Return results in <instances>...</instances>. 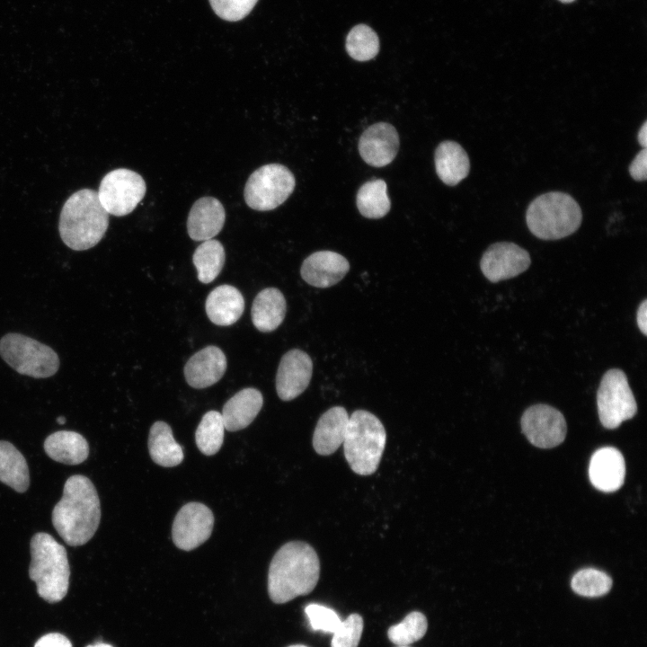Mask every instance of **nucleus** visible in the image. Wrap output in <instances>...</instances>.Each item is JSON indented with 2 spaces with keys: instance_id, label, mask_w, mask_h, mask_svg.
Wrapping results in <instances>:
<instances>
[{
  "instance_id": "21",
  "label": "nucleus",
  "mask_w": 647,
  "mask_h": 647,
  "mask_svg": "<svg viewBox=\"0 0 647 647\" xmlns=\"http://www.w3.org/2000/svg\"><path fill=\"white\" fill-rule=\"evenodd\" d=\"M263 404L261 393L244 388L226 401L221 412L225 429L236 431L246 428L255 419Z\"/></svg>"
},
{
  "instance_id": "26",
  "label": "nucleus",
  "mask_w": 647,
  "mask_h": 647,
  "mask_svg": "<svg viewBox=\"0 0 647 647\" xmlns=\"http://www.w3.org/2000/svg\"><path fill=\"white\" fill-rule=\"evenodd\" d=\"M148 450L152 460L164 467L181 464L184 455L182 448L173 435L171 427L164 421H155L149 431Z\"/></svg>"
},
{
  "instance_id": "3",
  "label": "nucleus",
  "mask_w": 647,
  "mask_h": 647,
  "mask_svg": "<svg viewBox=\"0 0 647 647\" xmlns=\"http://www.w3.org/2000/svg\"><path fill=\"white\" fill-rule=\"evenodd\" d=\"M108 226L109 214L102 206L98 192L82 189L65 202L58 229L66 246L75 251H84L102 240Z\"/></svg>"
},
{
  "instance_id": "13",
  "label": "nucleus",
  "mask_w": 647,
  "mask_h": 647,
  "mask_svg": "<svg viewBox=\"0 0 647 647\" xmlns=\"http://www.w3.org/2000/svg\"><path fill=\"white\" fill-rule=\"evenodd\" d=\"M530 263L527 251L514 243L498 242L483 253L480 268L487 279L496 283L519 275Z\"/></svg>"
},
{
  "instance_id": "30",
  "label": "nucleus",
  "mask_w": 647,
  "mask_h": 647,
  "mask_svg": "<svg viewBox=\"0 0 647 647\" xmlns=\"http://www.w3.org/2000/svg\"><path fill=\"white\" fill-rule=\"evenodd\" d=\"M225 430L221 412H206L195 432V441L199 451L206 456L217 453L224 441Z\"/></svg>"
},
{
  "instance_id": "44",
  "label": "nucleus",
  "mask_w": 647,
  "mask_h": 647,
  "mask_svg": "<svg viewBox=\"0 0 647 647\" xmlns=\"http://www.w3.org/2000/svg\"><path fill=\"white\" fill-rule=\"evenodd\" d=\"M559 1H561V2H563V3H571V2H572V1H574V0H559Z\"/></svg>"
},
{
  "instance_id": "38",
  "label": "nucleus",
  "mask_w": 647,
  "mask_h": 647,
  "mask_svg": "<svg viewBox=\"0 0 647 647\" xmlns=\"http://www.w3.org/2000/svg\"><path fill=\"white\" fill-rule=\"evenodd\" d=\"M34 647H72V643L65 635L50 633L40 637Z\"/></svg>"
},
{
  "instance_id": "9",
  "label": "nucleus",
  "mask_w": 647,
  "mask_h": 647,
  "mask_svg": "<svg viewBox=\"0 0 647 647\" xmlns=\"http://www.w3.org/2000/svg\"><path fill=\"white\" fill-rule=\"evenodd\" d=\"M597 405L599 421L606 429H616L635 415L636 401L623 370L611 368L603 375Z\"/></svg>"
},
{
  "instance_id": "27",
  "label": "nucleus",
  "mask_w": 647,
  "mask_h": 647,
  "mask_svg": "<svg viewBox=\"0 0 647 647\" xmlns=\"http://www.w3.org/2000/svg\"><path fill=\"white\" fill-rule=\"evenodd\" d=\"M0 482L18 492H24L30 484L24 456L13 444L4 440H0Z\"/></svg>"
},
{
  "instance_id": "1",
  "label": "nucleus",
  "mask_w": 647,
  "mask_h": 647,
  "mask_svg": "<svg viewBox=\"0 0 647 647\" xmlns=\"http://www.w3.org/2000/svg\"><path fill=\"white\" fill-rule=\"evenodd\" d=\"M51 518L55 529L68 545H84L93 536L100 524L101 507L97 491L89 478L75 474L66 480Z\"/></svg>"
},
{
  "instance_id": "28",
  "label": "nucleus",
  "mask_w": 647,
  "mask_h": 647,
  "mask_svg": "<svg viewBox=\"0 0 647 647\" xmlns=\"http://www.w3.org/2000/svg\"><path fill=\"white\" fill-rule=\"evenodd\" d=\"M357 207L362 216L368 218H381L390 210L391 203L387 186L381 179L365 182L356 198Z\"/></svg>"
},
{
  "instance_id": "17",
  "label": "nucleus",
  "mask_w": 647,
  "mask_h": 647,
  "mask_svg": "<svg viewBox=\"0 0 647 647\" xmlns=\"http://www.w3.org/2000/svg\"><path fill=\"white\" fill-rule=\"evenodd\" d=\"M625 476V463L619 450L605 447L592 455L589 477L596 489L604 492H616L623 485Z\"/></svg>"
},
{
  "instance_id": "39",
  "label": "nucleus",
  "mask_w": 647,
  "mask_h": 647,
  "mask_svg": "<svg viewBox=\"0 0 647 647\" xmlns=\"http://www.w3.org/2000/svg\"><path fill=\"white\" fill-rule=\"evenodd\" d=\"M636 322L643 334L647 335V300L644 299L639 306L636 313Z\"/></svg>"
},
{
  "instance_id": "6",
  "label": "nucleus",
  "mask_w": 647,
  "mask_h": 647,
  "mask_svg": "<svg viewBox=\"0 0 647 647\" xmlns=\"http://www.w3.org/2000/svg\"><path fill=\"white\" fill-rule=\"evenodd\" d=\"M386 442L385 427L373 413L357 410L350 416L342 445L344 456L354 473L359 475L374 474Z\"/></svg>"
},
{
  "instance_id": "41",
  "label": "nucleus",
  "mask_w": 647,
  "mask_h": 647,
  "mask_svg": "<svg viewBox=\"0 0 647 647\" xmlns=\"http://www.w3.org/2000/svg\"><path fill=\"white\" fill-rule=\"evenodd\" d=\"M86 647H113V646H111V644H108V643L98 642L93 644L88 645Z\"/></svg>"
},
{
  "instance_id": "31",
  "label": "nucleus",
  "mask_w": 647,
  "mask_h": 647,
  "mask_svg": "<svg viewBox=\"0 0 647 647\" xmlns=\"http://www.w3.org/2000/svg\"><path fill=\"white\" fill-rule=\"evenodd\" d=\"M346 49L355 60H370L379 51L378 37L370 27L359 24L349 32L346 40Z\"/></svg>"
},
{
  "instance_id": "14",
  "label": "nucleus",
  "mask_w": 647,
  "mask_h": 647,
  "mask_svg": "<svg viewBox=\"0 0 647 647\" xmlns=\"http://www.w3.org/2000/svg\"><path fill=\"white\" fill-rule=\"evenodd\" d=\"M313 373V362L307 353L294 349L285 353L276 376V390L283 401L300 395L308 386Z\"/></svg>"
},
{
  "instance_id": "22",
  "label": "nucleus",
  "mask_w": 647,
  "mask_h": 647,
  "mask_svg": "<svg viewBox=\"0 0 647 647\" xmlns=\"http://www.w3.org/2000/svg\"><path fill=\"white\" fill-rule=\"evenodd\" d=\"M244 309V299L241 292L230 285L214 288L206 299V313L215 324L228 326L239 320Z\"/></svg>"
},
{
  "instance_id": "32",
  "label": "nucleus",
  "mask_w": 647,
  "mask_h": 647,
  "mask_svg": "<svg viewBox=\"0 0 647 647\" xmlns=\"http://www.w3.org/2000/svg\"><path fill=\"white\" fill-rule=\"evenodd\" d=\"M572 590L583 597H600L612 587L611 578L602 571L586 568L577 572L571 581Z\"/></svg>"
},
{
  "instance_id": "25",
  "label": "nucleus",
  "mask_w": 647,
  "mask_h": 647,
  "mask_svg": "<svg viewBox=\"0 0 647 647\" xmlns=\"http://www.w3.org/2000/svg\"><path fill=\"white\" fill-rule=\"evenodd\" d=\"M44 450L50 458L66 465L81 464L89 455L86 439L81 434L70 430L50 434L45 439Z\"/></svg>"
},
{
  "instance_id": "20",
  "label": "nucleus",
  "mask_w": 647,
  "mask_h": 647,
  "mask_svg": "<svg viewBox=\"0 0 647 647\" xmlns=\"http://www.w3.org/2000/svg\"><path fill=\"white\" fill-rule=\"evenodd\" d=\"M349 418L347 411L341 406L332 407L322 414L313 435V447L317 454L332 455L342 445Z\"/></svg>"
},
{
  "instance_id": "23",
  "label": "nucleus",
  "mask_w": 647,
  "mask_h": 647,
  "mask_svg": "<svg viewBox=\"0 0 647 647\" xmlns=\"http://www.w3.org/2000/svg\"><path fill=\"white\" fill-rule=\"evenodd\" d=\"M434 162L438 176L448 186L458 184L469 174V157L455 141L441 142L435 150Z\"/></svg>"
},
{
  "instance_id": "43",
  "label": "nucleus",
  "mask_w": 647,
  "mask_h": 647,
  "mask_svg": "<svg viewBox=\"0 0 647 647\" xmlns=\"http://www.w3.org/2000/svg\"><path fill=\"white\" fill-rule=\"evenodd\" d=\"M288 647H307V646L302 645V644H295V645H290Z\"/></svg>"
},
{
  "instance_id": "45",
  "label": "nucleus",
  "mask_w": 647,
  "mask_h": 647,
  "mask_svg": "<svg viewBox=\"0 0 647 647\" xmlns=\"http://www.w3.org/2000/svg\"><path fill=\"white\" fill-rule=\"evenodd\" d=\"M400 647H406V646H400Z\"/></svg>"
},
{
  "instance_id": "29",
  "label": "nucleus",
  "mask_w": 647,
  "mask_h": 647,
  "mask_svg": "<svg viewBox=\"0 0 647 647\" xmlns=\"http://www.w3.org/2000/svg\"><path fill=\"white\" fill-rule=\"evenodd\" d=\"M225 257V249L219 241H203L192 256L199 280L205 284L212 282L222 270Z\"/></svg>"
},
{
  "instance_id": "15",
  "label": "nucleus",
  "mask_w": 647,
  "mask_h": 647,
  "mask_svg": "<svg viewBox=\"0 0 647 647\" xmlns=\"http://www.w3.org/2000/svg\"><path fill=\"white\" fill-rule=\"evenodd\" d=\"M398 148V133L393 125L386 122L369 126L359 140L360 156L368 164L375 167L389 164L395 158Z\"/></svg>"
},
{
  "instance_id": "40",
  "label": "nucleus",
  "mask_w": 647,
  "mask_h": 647,
  "mask_svg": "<svg viewBox=\"0 0 647 647\" xmlns=\"http://www.w3.org/2000/svg\"><path fill=\"white\" fill-rule=\"evenodd\" d=\"M637 139H638L639 144L643 148H646V146H647V121L646 120L643 123V125L641 126V128L638 131Z\"/></svg>"
},
{
  "instance_id": "8",
  "label": "nucleus",
  "mask_w": 647,
  "mask_h": 647,
  "mask_svg": "<svg viewBox=\"0 0 647 647\" xmlns=\"http://www.w3.org/2000/svg\"><path fill=\"white\" fill-rule=\"evenodd\" d=\"M295 185V177L286 166L265 164L249 176L244 186V200L254 210H272L286 201Z\"/></svg>"
},
{
  "instance_id": "33",
  "label": "nucleus",
  "mask_w": 647,
  "mask_h": 647,
  "mask_svg": "<svg viewBox=\"0 0 647 647\" xmlns=\"http://www.w3.org/2000/svg\"><path fill=\"white\" fill-rule=\"evenodd\" d=\"M428 622L426 616L418 611L408 614L404 619L392 625L387 632L389 640L399 646H406L421 640L426 634Z\"/></svg>"
},
{
  "instance_id": "37",
  "label": "nucleus",
  "mask_w": 647,
  "mask_h": 647,
  "mask_svg": "<svg viewBox=\"0 0 647 647\" xmlns=\"http://www.w3.org/2000/svg\"><path fill=\"white\" fill-rule=\"evenodd\" d=\"M647 149L643 148L634 156L629 165L628 171L631 177L637 182H643L647 178Z\"/></svg>"
},
{
  "instance_id": "11",
  "label": "nucleus",
  "mask_w": 647,
  "mask_h": 647,
  "mask_svg": "<svg viewBox=\"0 0 647 647\" xmlns=\"http://www.w3.org/2000/svg\"><path fill=\"white\" fill-rule=\"evenodd\" d=\"M521 430L531 444L551 448L561 444L566 436V421L561 412L544 403L528 407L520 421Z\"/></svg>"
},
{
  "instance_id": "2",
  "label": "nucleus",
  "mask_w": 647,
  "mask_h": 647,
  "mask_svg": "<svg viewBox=\"0 0 647 647\" xmlns=\"http://www.w3.org/2000/svg\"><path fill=\"white\" fill-rule=\"evenodd\" d=\"M320 562L315 549L307 543L291 541L274 554L268 572V592L277 604L288 602L309 594L316 586Z\"/></svg>"
},
{
  "instance_id": "16",
  "label": "nucleus",
  "mask_w": 647,
  "mask_h": 647,
  "mask_svg": "<svg viewBox=\"0 0 647 647\" xmlns=\"http://www.w3.org/2000/svg\"><path fill=\"white\" fill-rule=\"evenodd\" d=\"M350 270L348 260L332 251H318L305 259L300 273L302 279L315 288L337 284Z\"/></svg>"
},
{
  "instance_id": "35",
  "label": "nucleus",
  "mask_w": 647,
  "mask_h": 647,
  "mask_svg": "<svg viewBox=\"0 0 647 647\" xmlns=\"http://www.w3.org/2000/svg\"><path fill=\"white\" fill-rule=\"evenodd\" d=\"M305 613L314 631L333 634L341 623L333 609L318 604H309L306 607Z\"/></svg>"
},
{
  "instance_id": "34",
  "label": "nucleus",
  "mask_w": 647,
  "mask_h": 647,
  "mask_svg": "<svg viewBox=\"0 0 647 647\" xmlns=\"http://www.w3.org/2000/svg\"><path fill=\"white\" fill-rule=\"evenodd\" d=\"M363 619L359 614L350 615L341 621L332 634L331 647H358L362 631Z\"/></svg>"
},
{
  "instance_id": "10",
  "label": "nucleus",
  "mask_w": 647,
  "mask_h": 647,
  "mask_svg": "<svg viewBox=\"0 0 647 647\" xmlns=\"http://www.w3.org/2000/svg\"><path fill=\"white\" fill-rule=\"evenodd\" d=\"M146 182L137 173L119 168L108 173L102 180L98 197L108 214L117 217L132 212L142 200Z\"/></svg>"
},
{
  "instance_id": "12",
  "label": "nucleus",
  "mask_w": 647,
  "mask_h": 647,
  "mask_svg": "<svg viewBox=\"0 0 647 647\" xmlns=\"http://www.w3.org/2000/svg\"><path fill=\"white\" fill-rule=\"evenodd\" d=\"M213 526L214 515L208 507L200 502H189L174 518L173 541L181 550H193L209 538Z\"/></svg>"
},
{
  "instance_id": "5",
  "label": "nucleus",
  "mask_w": 647,
  "mask_h": 647,
  "mask_svg": "<svg viewBox=\"0 0 647 647\" xmlns=\"http://www.w3.org/2000/svg\"><path fill=\"white\" fill-rule=\"evenodd\" d=\"M526 221L530 232L537 238L557 240L576 232L582 221V212L570 194L550 191L530 202Z\"/></svg>"
},
{
  "instance_id": "24",
  "label": "nucleus",
  "mask_w": 647,
  "mask_h": 647,
  "mask_svg": "<svg viewBox=\"0 0 647 647\" xmlns=\"http://www.w3.org/2000/svg\"><path fill=\"white\" fill-rule=\"evenodd\" d=\"M286 311L287 303L283 294L276 288H264L253 300V324L261 332L274 331L283 322Z\"/></svg>"
},
{
  "instance_id": "18",
  "label": "nucleus",
  "mask_w": 647,
  "mask_h": 647,
  "mask_svg": "<svg viewBox=\"0 0 647 647\" xmlns=\"http://www.w3.org/2000/svg\"><path fill=\"white\" fill-rule=\"evenodd\" d=\"M226 369V358L216 346H208L192 355L184 367L187 383L194 388H206L220 380Z\"/></svg>"
},
{
  "instance_id": "7",
  "label": "nucleus",
  "mask_w": 647,
  "mask_h": 647,
  "mask_svg": "<svg viewBox=\"0 0 647 647\" xmlns=\"http://www.w3.org/2000/svg\"><path fill=\"white\" fill-rule=\"evenodd\" d=\"M0 355L15 371L35 378L52 377L59 367L58 356L54 350L20 333L3 336Z\"/></svg>"
},
{
  "instance_id": "19",
  "label": "nucleus",
  "mask_w": 647,
  "mask_h": 647,
  "mask_svg": "<svg viewBox=\"0 0 647 647\" xmlns=\"http://www.w3.org/2000/svg\"><path fill=\"white\" fill-rule=\"evenodd\" d=\"M226 212L221 202L213 197H202L192 205L187 230L194 241H206L215 237L223 228Z\"/></svg>"
},
{
  "instance_id": "36",
  "label": "nucleus",
  "mask_w": 647,
  "mask_h": 647,
  "mask_svg": "<svg viewBox=\"0 0 647 647\" xmlns=\"http://www.w3.org/2000/svg\"><path fill=\"white\" fill-rule=\"evenodd\" d=\"M258 0H209L210 4L220 18L235 22L244 18Z\"/></svg>"
},
{
  "instance_id": "4",
  "label": "nucleus",
  "mask_w": 647,
  "mask_h": 647,
  "mask_svg": "<svg viewBox=\"0 0 647 647\" xmlns=\"http://www.w3.org/2000/svg\"><path fill=\"white\" fill-rule=\"evenodd\" d=\"M29 576L44 600L55 603L65 598L69 586L70 568L65 547L50 535L40 532L31 540Z\"/></svg>"
},
{
  "instance_id": "42",
  "label": "nucleus",
  "mask_w": 647,
  "mask_h": 647,
  "mask_svg": "<svg viewBox=\"0 0 647 647\" xmlns=\"http://www.w3.org/2000/svg\"><path fill=\"white\" fill-rule=\"evenodd\" d=\"M57 421H58L59 424H64V423L66 422V418L63 417V416L58 417Z\"/></svg>"
}]
</instances>
